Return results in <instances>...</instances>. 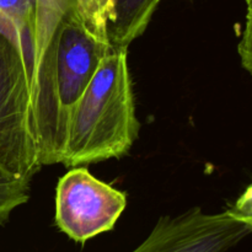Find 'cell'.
I'll list each match as a JSON object with an SVG mask.
<instances>
[{
    "label": "cell",
    "mask_w": 252,
    "mask_h": 252,
    "mask_svg": "<svg viewBox=\"0 0 252 252\" xmlns=\"http://www.w3.org/2000/svg\"><path fill=\"white\" fill-rule=\"evenodd\" d=\"M113 48L90 31L75 12L61 20L47 44L30 88L38 162L62 164L71 111Z\"/></svg>",
    "instance_id": "1"
},
{
    "label": "cell",
    "mask_w": 252,
    "mask_h": 252,
    "mask_svg": "<svg viewBox=\"0 0 252 252\" xmlns=\"http://www.w3.org/2000/svg\"><path fill=\"white\" fill-rule=\"evenodd\" d=\"M139 128L127 48L113 47L71 111L62 164L76 167L123 157Z\"/></svg>",
    "instance_id": "2"
},
{
    "label": "cell",
    "mask_w": 252,
    "mask_h": 252,
    "mask_svg": "<svg viewBox=\"0 0 252 252\" xmlns=\"http://www.w3.org/2000/svg\"><path fill=\"white\" fill-rule=\"evenodd\" d=\"M32 127L30 71L19 49L0 32V170L31 179L39 170Z\"/></svg>",
    "instance_id": "3"
},
{
    "label": "cell",
    "mask_w": 252,
    "mask_h": 252,
    "mask_svg": "<svg viewBox=\"0 0 252 252\" xmlns=\"http://www.w3.org/2000/svg\"><path fill=\"white\" fill-rule=\"evenodd\" d=\"M127 207V196L100 181L85 166L73 167L56 189V224L79 244L107 233Z\"/></svg>",
    "instance_id": "4"
},
{
    "label": "cell",
    "mask_w": 252,
    "mask_h": 252,
    "mask_svg": "<svg viewBox=\"0 0 252 252\" xmlns=\"http://www.w3.org/2000/svg\"><path fill=\"white\" fill-rule=\"evenodd\" d=\"M252 230V220L230 209L204 213L199 207L176 217H161L148 238L132 252H226Z\"/></svg>",
    "instance_id": "5"
},
{
    "label": "cell",
    "mask_w": 252,
    "mask_h": 252,
    "mask_svg": "<svg viewBox=\"0 0 252 252\" xmlns=\"http://www.w3.org/2000/svg\"><path fill=\"white\" fill-rule=\"evenodd\" d=\"M44 17L46 0H0V32L19 49L30 73Z\"/></svg>",
    "instance_id": "6"
},
{
    "label": "cell",
    "mask_w": 252,
    "mask_h": 252,
    "mask_svg": "<svg viewBox=\"0 0 252 252\" xmlns=\"http://www.w3.org/2000/svg\"><path fill=\"white\" fill-rule=\"evenodd\" d=\"M161 0H115L108 39L115 48H128L147 30Z\"/></svg>",
    "instance_id": "7"
},
{
    "label": "cell",
    "mask_w": 252,
    "mask_h": 252,
    "mask_svg": "<svg viewBox=\"0 0 252 252\" xmlns=\"http://www.w3.org/2000/svg\"><path fill=\"white\" fill-rule=\"evenodd\" d=\"M54 2L63 16L75 12L93 33L108 39L107 30L113 16L115 0H54Z\"/></svg>",
    "instance_id": "8"
},
{
    "label": "cell",
    "mask_w": 252,
    "mask_h": 252,
    "mask_svg": "<svg viewBox=\"0 0 252 252\" xmlns=\"http://www.w3.org/2000/svg\"><path fill=\"white\" fill-rule=\"evenodd\" d=\"M29 177H15L0 170V225L6 223L10 214L30 198Z\"/></svg>",
    "instance_id": "9"
},
{
    "label": "cell",
    "mask_w": 252,
    "mask_h": 252,
    "mask_svg": "<svg viewBox=\"0 0 252 252\" xmlns=\"http://www.w3.org/2000/svg\"><path fill=\"white\" fill-rule=\"evenodd\" d=\"M248 4V15H246L245 30L243 32V38L239 43V53L241 57V64L244 68L251 73V0H246Z\"/></svg>",
    "instance_id": "10"
},
{
    "label": "cell",
    "mask_w": 252,
    "mask_h": 252,
    "mask_svg": "<svg viewBox=\"0 0 252 252\" xmlns=\"http://www.w3.org/2000/svg\"><path fill=\"white\" fill-rule=\"evenodd\" d=\"M231 212L240 218L246 220H252V189L248 186L243 194L238 198L235 204L230 207Z\"/></svg>",
    "instance_id": "11"
}]
</instances>
